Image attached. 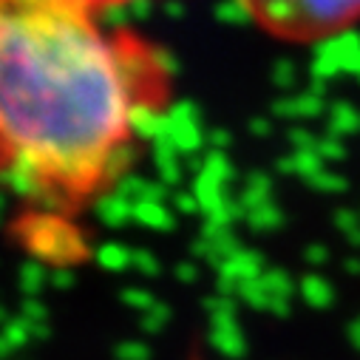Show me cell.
Masks as SVG:
<instances>
[{
    "label": "cell",
    "mask_w": 360,
    "mask_h": 360,
    "mask_svg": "<svg viewBox=\"0 0 360 360\" xmlns=\"http://www.w3.org/2000/svg\"><path fill=\"white\" fill-rule=\"evenodd\" d=\"M170 100L165 54L71 0H0V150L12 191L77 216L136 159Z\"/></svg>",
    "instance_id": "cell-1"
},
{
    "label": "cell",
    "mask_w": 360,
    "mask_h": 360,
    "mask_svg": "<svg viewBox=\"0 0 360 360\" xmlns=\"http://www.w3.org/2000/svg\"><path fill=\"white\" fill-rule=\"evenodd\" d=\"M266 34L290 43H315L352 29L360 0H238Z\"/></svg>",
    "instance_id": "cell-2"
},
{
    "label": "cell",
    "mask_w": 360,
    "mask_h": 360,
    "mask_svg": "<svg viewBox=\"0 0 360 360\" xmlns=\"http://www.w3.org/2000/svg\"><path fill=\"white\" fill-rule=\"evenodd\" d=\"M71 4H79L85 9H94V12H105L111 6H122V4H134V0H71Z\"/></svg>",
    "instance_id": "cell-3"
}]
</instances>
